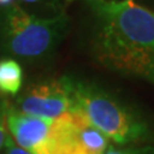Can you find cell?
Returning <instances> with one entry per match:
<instances>
[{"label": "cell", "mask_w": 154, "mask_h": 154, "mask_svg": "<svg viewBox=\"0 0 154 154\" xmlns=\"http://www.w3.org/2000/svg\"><path fill=\"white\" fill-rule=\"evenodd\" d=\"M93 13L91 50L104 67L154 85V12L134 0H85Z\"/></svg>", "instance_id": "cell-1"}, {"label": "cell", "mask_w": 154, "mask_h": 154, "mask_svg": "<svg viewBox=\"0 0 154 154\" xmlns=\"http://www.w3.org/2000/svg\"><path fill=\"white\" fill-rule=\"evenodd\" d=\"M73 102L88 121L108 139L119 145L141 141L148 136V127L134 112L94 84L75 81L67 77Z\"/></svg>", "instance_id": "cell-2"}, {"label": "cell", "mask_w": 154, "mask_h": 154, "mask_svg": "<svg viewBox=\"0 0 154 154\" xmlns=\"http://www.w3.org/2000/svg\"><path fill=\"white\" fill-rule=\"evenodd\" d=\"M67 27V17L59 14L44 19L28 14L17 4L0 13V40L13 55L35 59L54 49Z\"/></svg>", "instance_id": "cell-3"}, {"label": "cell", "mask_w": 154, "mask_h": 154, "mask_svg": "<svg viewBox=\"0 0 154 154\" xmlns=\"http://www.w3.org/2000/svg\"><path fill=\"white\" fill-rule=\"evenodd\" d=\"M108 136L75 108L51 121L48 154H104Z\"/></svg>", "instance_id": "cell-4"}, {"label": "cell", "mask_w": 154, "mask_h": 154, "mask_svg": "<svg viewBox=\"0 0 154 154\" xmlns=\"http://www.w3.org/2000/svg\"><path fill=\"white\" fill-rule=\"evenodd\" d=\"M22 113L44 119H57L73 108L67 77L28 86L17 102Z\"/></svg>", "instance_id": "cell-5"}, {"label": "cell", "mask_w": 154, "mask_h": 154, "mask_svg": "<svg viewBox=\"0 0 154 154\" xmlns=\"http://www.w3.org/2000/svg\"><path fill=\"white\" fill-rule=\"evenodd\" d=\"M5 123L9 134L21 148L32 154H48L51 121L18 112L12 107L5 109Z\"/></svg>", "instance_id": "cell-6"}, {"label": "cell", "mask_w": 154, "mask_h": 154, "mask_svg": "<svg viewBox=\"0 0 154 154\" xmlns=\"http://www.w3.org/2000/svg\"><path fill=\"white\" fill-rule=\"evenodd\" d=\"M22 68L18 62L13 59L0 60V93L16 95L22 85Z\"/></svg>", "instance_id": "cell-7"}, {"label": "cell", "mask_w": 154, "mask_h": 154, "mask_svg": "<svg viewBox=\"0 0 154 154\" xmlns=\"http://www.w3.org/2000/svg\"><path fill=\"white\" fill-rule=\"evenodd\" d=\"M104 154H154V146H130V148H116L109 145Z\"/></svg>", "instance_id": "cell-8"}, {"label": "cell", "mask_w": 154, "mask_h": 154, "mask_svg": "<svg viewBox=\"0 0 154 154\" xmlns=\"http://www.w3.org/2000/svg\"><path fill=\"white\" fill-rule=\"evenodd\" d=\"M4 148H5V154H32L30 152H27L26 149L21 148L19 145H17L14 140L11 137V135L8 134V136L5 139V144H4Z\"/></svg>", "instance_id": "cell-9"}, {"label": "cell", "mask_w": 154, "mask_h": 154, "mask_svg": "<svg viewBox=\"0 0 154 154\" xmlns=\"http://www.w3.org/2000/svg\"><path fill=\"white\" fill-rule=\"evenodd\" d=\"M8 136V130L5 123V110L0 108V149L5 144V139Z\"/></svg>", "instance_id": "cell-10"}, {"label": "cell", "mask_w": 154, "mask_h": 154, "mask_svg": "<svg viewBox=\"0 0 154 154\" xmlns=\"http://www.w3.org/2000/svg\"><path fill=\"white\" fill-rule=\"evenodd\" d=\"M13 3V0H0V7H9Z\"/></svg>", "instance_id": "cell-11"}, {"label": "cell", "mask_w": 154, "mask_h": 154, "mask_svg": "<svg viewBox=\"0 0 154 154\" xmlns=\"http://www.w3.org/2000/svg\"><path fill=\"white\" fill-rule=\"evenodd\" d=\"M22 2H26V3H36L38 0H22Z\"/></svg>", "instance_id": "cell-12"}]
</instances>
